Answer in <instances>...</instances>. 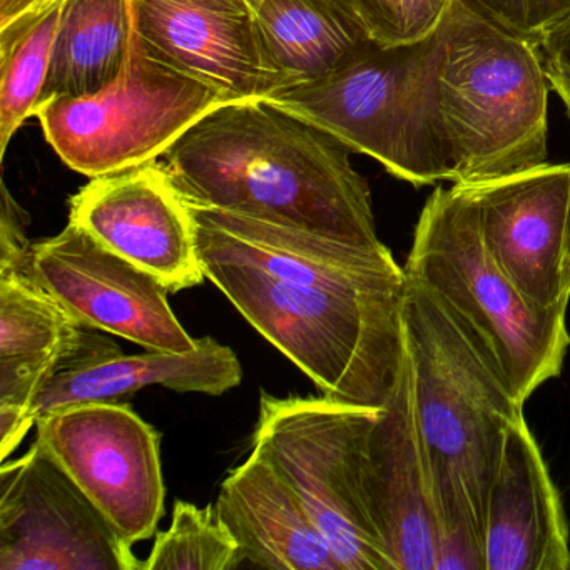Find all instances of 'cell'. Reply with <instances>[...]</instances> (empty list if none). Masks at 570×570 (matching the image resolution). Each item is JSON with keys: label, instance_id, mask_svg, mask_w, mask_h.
Listing matches in <instances>:
<instances>
[{"label": "cell", "instance_id": "cell-2", "mask_svg": "<svg viewBox=\"0 0 570 570\" xmlns=\"http://www.w3.org/2000/svg\"><path fill=\"white\" fill-rule=\"evenodd\" d=\"M402 325L439 523L435 570H485L487 499L507 429L523 416V405L409 276Z\"/></svg>", "mask_w": 570, "mask_h": 570}, {"label": "cell", "instance_id": "cell-8", "mask_svg": "<svg viewBox=\"0 0 570 570\" xmlns=\"http://www.w3.org/2000/svg\"><path fill=\"white\" fill-rule=\"evenodd\" d=\"M218 92L156 59L138 35L118 79L88 98H59L38 109L46 141L89 179L158 161L219 106Z\"/></svg>", "mask_w": 570, "mask_h": 570}, {"label": "cell", "instance_id": "cell-27", "mask_svg": "<svg viewBox=\"0 0 570 570\" xmlns=\"http://www.w3.org/2000/svg\"><path fill=\"white\" fill-rule=\"evenodd\" d=\"M66 0H0V42H8Z\"/></svg>", "mask_w": 570, "mask_h": 570}, {"label": "cell", "instance_id": "cell-13", "mask_svg": "<svg viewBox=\"0 0 570 570\" xmlns=\"http://www.w3.org/2000/svg\"><path fill=\"white\" fill-rule=\"evenodd\" d=\"M69 206V223L151 273L169 293L205 282L191 212L159 159L92 178Z\"/></svg>", "mask_w": 570, "mask_h": 570}, {"label": "cell", "instance_id": "cell-9", "mask_svg": "<svg viewBox=\"0 0 570 570\" xmlns=\"http://www.w3.org/2000/svg\"><path fill=\"white\" fill-rule=\"evenodd\" d=\"M36 442L128 546L155 535L165 515L161 436L131 406L91 402L42 413Z\"/></svg>", "mask_w": 570, "mask_h": 570}, {"label": "cell", "instance_id": "cell-14", "mask_svg": "<svg viewBox=\"0 0 570 570\" xmlns=\"http://www.w3.org/2000/svg\"><path fill=\"white\" fill-rule=\"evenodd\" d=\"M362 489L393 570H435L439 523L406 350L392 395L366 436Z\"/></svg>", "mask_w": 570, "mask_h": 570}, {"label": "cell", "instance_id": "cell-26", "mask_svg": "<svg viewBox=\"0 0 570 570\" xmlns=\"http://www.w3.org/2000/svg\"><path fill=\"white\" fill-rule=\"evenodd\" d=\"M29 216L2 183L0 202V269L26 273L32 243L28 238Z\"/></svg>", "mask_w": 570, "mask_h": 570}, {"label": "cell", "instance_id": "cell-1", "mask_svg": "<svg viewBox=\"0 0 570 570\" xmlns=\"http://www.w3.org/2000/svg\"><path fill=\"white\" fill-rule=\"evenodd\" d=\"M350 149L266 99L228 102L159 158L183 198L383 248Z\"/></svg>", "mask_w": 570, "mask_h": 570}, {"label": "cell", "instance_id": "cell-25", "mask_svg": "<svg viewBox=\"0 0 570 570\" xmlns=\"http://www.w3.org/2000/svg\"><path fill=\"white\" fill-rule=\"evenodd\" d=\"M476 11L533 45L570 18V0H466Z\"/></svg>", "mask_w": 570, "mask_h": 570}, {"label": "cell", "instance_id": "cell-16", "mask_svg": "<svg viewBox=\"0 0 570 570\" xmlns=\"http://www.w3.org/2000/svg\"><path fill=\"white\" fill-rule=\"evenodd\" d=\"M242 380L238 356L212 336L198 340L196 350L181 355L151 350L122 355L111 340L85 330L76 348L42 386L32 415L38 419L42 413L79 403L118 402L153 385L219 396L236 389Z\"/></svg>", "mask_w": 570, "mask_h": 570}, {"label": "cell", "instance_id": "cell-23", "mask_svg": "<svg viewBox=\"0 0 570 570\" xmlns=\"http://www.w3.org/2000/svg\"><path fill=\"white\" fill-rule=\"evenodd\" d=\"M242 552L215 503L199 507L178 500L171 525L156 533L155 546L141 570H235Z\"/></svg>", "mask_w": 570, "mask_h": 570}, {"label": "cell", "instance_id": "cell-6", "mask_svg": "<svg viewBox=\"0 0 570 570\" xmlns=\"http://www.w3.org/2000/svg\"><path fill=\"white\" fill-rule=\"evenodd\" d=\"M440 59V28L416 45L368 41L330 75L273 92L266 101L416 188L452 181L439 105Z\"/></svg>", "mask_w": 570, "mask_h": 570}, {"label": "cell", "instance_id": "cell-24", "mask_svg": "<svg viewBox=\"0 0 570 570\" xmlns=\"http://www.w3.org/2000/svg\"><path fill=\"white\" fill-rule=\"evenodd\" d=\"M382 46L425 41L445 21L453 0H336Z\"/></svg>", "mask_w": 570, "mask_h": 570}, {"label": "cell", "instance_id": "cell-22", "mask_svg": "<svg viewBox=\"0 0 570 570\" xmlns=\"http://www.w3.org/2000/svg\"><path fill=\"white\" fill-rule=\"evenodd\" d=\"M62 6L11 41L0 42V158L19 128L38 115Z\"/></svg>", "mask_w": 570, "mask_h": 570}, {"label": "cell", "instance_id": "cell-17", "mask_svg": "<svg viewBox=\"0 0 570 570\" xmlns=\"http://www.w3.org/2000/svg\"><path fill=\"white\" fill-rule=\"evenodd\" d=\"M483 559L485 570H570L562 500L523 416L507 429L490 487Z\"/></svg>", "mask_w": 570, "mask_h": 570}, {"label": "cell", "instance_id": "cell-3", "mask_svg": "<svg viewBox=\"0 0 570 570\" xmlns=\"http://www.w3.org/2000/svg\"><path fill=\"white\" fill-rule=\"evenodd\" d=\"M206 279L292 360L323 395L382 409L403 360V289L353 292L272 278L245 263L199 253Z\"/></svg>", "mask_w": 570, "mask_h": 570}, {"label": "cell", "instance_id": "cell-21", "mask_svg": "<svg viewBox=\"0 0 570 570\" xmlns=\"http://www.w3.org/2000/svg\"><path fill=\"white\" fill-rule=\"evenodd\" d=\"M135 35L132 0H66L39 108L111 85L128 62Z\"/></svg>", "mask_w": 570, "mask_h": 570}, {"label": "cell", "instance_id": "cell-15", "mask_svg": "<svg viewBox=\"0 0 570 570\" xmlns=\"http://www.w3.org/2000/svg\"><path fill=\"white\" fill-rule=\"evenodd\" d=\"M132 8L145 48L226 102L266 99L278 91L246 0H132Z\"/></svg>", "mask_w": 570, "mask_h": 570}, {"label": "cell", "instance_id": "cell-12", "mask_svg": "<svg viewBox=\"0 0 570 570\" xmlns=\"http://www.w3.org/2000/svg\"><path fill=\"white\" fill-rule=\"evenodd\" d=\"M487 252L539 309L570 302V165L465 185Z\"/></svg>", "mask_w": 570, "mask_h": 570}, {"label": "cell", "instance_id": "cell-7", "mask_svg": "<svg viewBox=\"0 0 570 570\" xmlns=\"http://www.w3.org/2000/svg\"><path fill=\"white\" fill-rule=\"evenodd\" d=\"M373 406L262 393L253 446L302 499L343 570H393L366 512L362 463Z\"/></svg>", "mask_w": 570, "mask_h": 570}, {"label": "cell", "instance_id": "cell-4", "mask_svg": "<svg viewBox=\"0 0 570 570\" xmlns=\"http://www.w3.org/2000/svg\"><path fill=\"white\" fill-rule=\"evenodd\" d=\"M403 269L439 302L520 405L560 375L570 345L567 309L535 308L517 292L483 245L465 185L436 188L426 199Z\"/></svg>", "mask_w": 570, "mask_h": 570}, {"label": "cell", "instance_id": "cell-10", "mask_svg": "<svg viewBox=\"0 0 570 570\" xmlns=\"http://www.w3.org/2000/svg\"><path fill=\"white\" fill-rule=\"evenodd\" d=\"M0 570H141V562L35 440L0 469Z\"/></svg>", "mask_w": 570, "mask_h": 570}, {"label": "cell", "instance_id": "cell-18", "mask_svg": "<svg viewBox=\"0 0 570 570\" xmlns=\"http://www.w3.org/2000/svg\"><path fill=\"white\" fill-rule=\"evenodd\" d=\"M86 328L26 273L0 269V460L36 425L32 405Z\"/></svg>", "mask_w": 570, "mask_h": 570}, {"label": "cell", "instance_id": "cell-20", "mask_svg": "<svg viewBox=\"0 0 570 570\" xmlns=\"http://www.w3.org/2000/svg\"><path fill=\"white\" fill-rule=\"evenodd\" d=\"M246 2L278 91L330 75L372 41L336 0Z\"/></svg>", "mask_w": 570, "mask_h": 570}, {"label": "cell", "instance_id": "cell-5", "mask_svg": "<svg viewBox=\"0 0 570 570\" xmlns=\"http://www.w3.org/2000/svg\"><path fill=\"white\" fill-rule=\"evenodd\" d=\"M442 31L439 105L452 183L475 185L547 163L550 81L539 48L453 0Z\"/></svg>", "mask_w": 570, "mask_h": 570}, {"label": "cell", "instance_id": "cell-19", "mask_svg": "<svg viewBox=\"0 0 570 570\" xmlns=\"http://www.w3.org/2000/svg\"><path fill=\"white\" fill-rule=\"evenodd\" d=\"M215 507L238 542L242 567L343 570L302 499L256 446L226 476Z\"/></svg>", "mask_w": 570, "mask_h": 570}, {"label": "cell", "instance_id": "cell-11", "mask_svg": "<svg viewBox=\"0 0 570 570\" xmlns=\"http://www.w3.org/2000/svg\"><path fill=\"white\" fill-rule=\"evenodd\" d=\"M26 275L86 330H101L151 352L189 353L198 346L151 273L68 223L32 243Z\"/></svg>", "mask_w": 570, "mask_h": 570}, {"label": "cell", "instance_id": "cell-28", "mask_svg": "<svg viewBox=\"0 0 570 570\" xmlns=\"http://www.w3.org/2000/svg\"><path fill=\"white\" fill-rule=\"evenodd\" d=\"M537 48L547 65L570 71V18L542 36Z\"/></svg>", "mask_w": 570, "mask_h": 570}]
</instances>
